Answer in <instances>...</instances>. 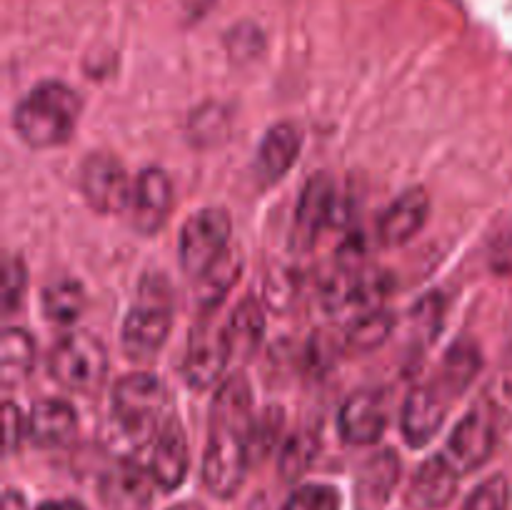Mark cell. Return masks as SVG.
<instances>
[{
    "instance_id": "obj_31",
    "label": "cell",
    "mask_w": 512,
    "mask_h": 510,
    "mask_svg": "<svg viewBox=\"0 0 512 510\" xmlns=\"http://www.w3.org/2000/svg\"><path fill=\"white\" fill-rule=\"evenodd\" d=\"M510 488L503 475H493L473 490L465 510H508Z\"/></svg>"
},
{
    "instance_id": "obj_26",
    "label": "cell",
    "mask_w": 512,
    "mask_h": 510,
    "mask_svg": "<svg viewBox=\"0 0 512 510\" xmlns=\"http://www.w3.org/2000/svg\"><path fill=\"white\" fill-rule=\"evenodd\" d=\"M240 258L230 250H225L223 258L213 265L210 270H205L200 275V283H198V300L200 305H218L220 300L225 298L230 288H233L235 278L240 275Z\"/></svg>"
},
{
    "instance_id": "obj_18",
    "label": "cell",
    "mask_w": 512,
    "mask_h": 510,
    "mask_svg": "<svg viewBox=\"0 0 512 510\" xmlns=\"http://www.w3.org/2000/svg\"><path fill=\"white\" fill-rule=\"evenodd\" d=\"M400 463L395 453L385 450V453L373 455L368 463L363 465L358 478V508L360 510H380L388 503L390 493H393L395 483H398Z\"/></svg>"
},
{
    "instance_id": "obj_13",
    "label": "cell",
    "mask_w": 512,
    "mask_h": 510,
    "mask_svg": "<svg viewBox=\"0 0 512 510\" xmlns=\"http://www.w3.org/2000/svg\"><path fill=\"white\" fill-rule=\"evenodd\" d=\"M385 415L383 398L375 393H355L340 410L338 428L348 443L370 445L378 443L380 435L385 433Z\"/></svg>"
},
{
    "instance_id": "obj_3",
    "label": "cell",
    "mask_w": 512,
    "mask_h": 510,
    "mask_svg": "<svg viewBox=\"0 0 512 510\" xmlns=\"http://www.w3.org/2000/svg\"><path fill=\"white\" fill-rule=\"evenodd\" d=\"M173 323L170 293L163 280L148 278L140 288V300L123 325V350L130 360H153L165 345Z\"/></svg>"
},
{
    "instance_id": "obj_32",
    "label": "cell",
    "mask_w": 512,
    "mask_h": 510,
    "mask_svg": "<svg viewBox=\"0 0 512 510\" xmlns=\"http://www.w3.org/2000/svg\"><path fill=\"white\" fill-rule=\"evenodd\" d=\"M25 285H28V275H25V265L20 258H13L10 255L5 260V270H3V313H13L15 308L20 305L25 295Z\"/></svg>"
},
{
    "instance_id": "obj_20",
    "label": "cell",
    "mask_w": 512,
    "mask_h": 510,
    "mask_svg": "<svg viewBox=\"0 0 512 510\" xmlns=\"http://www.w3.org/2000/svg\"><path fill=\"white\" fill-rule=\"evenodd\" d=\"M263 333H265V315L263 310H260L258 300L245 298L243 303L235 308V313L230 315V323L228 328H225L230 355H233V358L248 360L250 355H255V350L260 348Z\"/></svg>"
},
{
    "instance_id": "obj_4",
    "label": "cell",
    "mask_w": 512,
    "mask_h": 510,
    "mask_svg": "<svg viewBox=\"0 0 512 510\" xmlns=\"http://www.w3.org/2000/svg\"><path fill=\"white\" fill-rule=\"evenodd\" d=\"M248 428L210 420V440L203 458V480L218 498H230L248 470Z\"/></svg>"
},
{
    "instance_id": "obj_22",
    "label": "cell",
    "mask_w": 512,
    "mask_h": 510,
    "mask_svg": "<svg viewBox=\"0 0 512 510\" xmlns=\"http://www.w3.org/2000/svg\"><path fill=\"white\" fill-rule=\"evenodd\" d=\"M103 495L113 508L118 510H138L145 508L150 500L148 475L135 465L125 463L108 475L103 485Z\"/></svg>"
},
{
    "instance_id": "obj_24",
    "label": "cell",
    "mask_w": 512,
    "mask_h": 510,
    "mask_svg": "<svg viewBox=\"0 0 512 510\" xmlns=\"http://www.w3.org/2000/svg\"><path fill=\"white\" fill-rule=\"evenodd\" d=\"M480 365H483V358H480L478 345L473 340H458L448 350L443 363V388L448 390V395L463 393L478 375Z\"/></svg>"
},
{
    "instance_id": "obj_38",
    "label": "cell",
    "mask_w": 512,
    "mask_h": 510,
    "mask_svg": "<svg viewBox=\"0 0 512 510\" xmlns=\"http://www.w3.org/2000/svg\"><path fill=\"white\" fill-rule=\"evenodd\" d=\"M508 355H510V360H512V335H510V343H508Z\"/></svg>"
},
{
    "instance_id": "obj_14",
    "label": "cell",
    "mask_w": 512,
    "mask_h": 510,
    "mask_svg": "<svg viewBox=\"0 0 512 510\" xmlns=\"http://www.w3.org/2000/svg\"><path fill=\"white\" fill-rule=\"evenodd\" d=\"M458 478L460 473L453 468V463L445 455L428 458L420 465L418 473H415L413 485H410V500L418 508H445L455 498Z\"/></svg>"
},
{
    "instance_id": "obj_37",
    "label": "cell",
    "mask_w": 512,
    "mask_h": 510,
    "mask_svg": "<svg viewBox=\"0 0 512 510\" xmlns=\"http://www.w3.org/2000/svg\"><path fill=\"white\" fill-rule=\"evenodd\" d=\"M170 510H203V508H200L198 503H180V505H173Z\"/></svg>"
},
{
    "instance_id": "obj_33",
    "label": "cell",
    "mask_w": 512,
    "mask_h": 510,
    "mask_svg": "<svg viewBox=\"0 0 512 510\" xmlns=\"http://www.w3.org/2000/svg\"><path fill=\"white\" fill-rule=\"evenodd\" d=\"M3 428H5V453H15L18 445L23 443V435H25V420L23 413L15 403H5V418H3Z\"/></svg>"
},
{
    "instance_id": "obj_19",
    "label": "cell",
    "mask_w": 512,
    "mask_h": 510,
    "mask_svg": "<svg viewBox=\"0 0 512 510\" xmlns=\"http://www.w3.org/2000/svg\"><path fill=\"white\" fill-rule=\"evenodd\" d=\"M335 208V188L333 180L328 175H313V178L305 183L303 193H300L298 203V215H295V223H298L300 235L305 240H313L325 225L330 223V215Z\"/></svg>"
},
{
    "instance_id": "obj_17",
    "label": "cell",
    "mask_w": 512,
    "mask_h": 510,
    "mask_svg": "<svg viewBox=\"0 0 512 510\" xmlns=\"http://www.w3.org/2000/svg\"><path fill=\"white\" fill-rule=\"evenodd\" d=\"M75 410L65 400H40L33 405L28 418V435L33 443L55 448L65 445L75 433Z\"/></svg>"
},
{
    "instance_id": "obj_9",
    "label": "cell",
    "mask_w": 512,
    "mask_h": 510,
    "mask_svg": "<svg viewBox=\"0 0 512 510\" xmlns=\"http://www.w3.org/2000/svg\"><path fill=\"white\" fill-rule=\"evenodd\" d=\"M495 440H498V435H495L493 420L480 410H473L450 435L445 458L453 463V468L460 475L473 473L480 465L488 463L495 450Z\"/></svg>"
},
{
    "instance_id": "obj_23",
    "label": "cell",
    "mask_w": 512,
    "mask_h": 510,
    "mask_svg": "<svg viewBox=\"0 0 512 510\" xmlns=\"http://www.w3.org/2000/svg\"><path fill=\"white\" fill-rule=\"evenodd\" d=\"M250 405H253V390L243 375H233L220 385L218 395L213 400L210 420L213 423L238 425V428H250Z\"/></svg>"
},
{
    "instance_id": "obj_34",
    "label": "cell",
    "mask_w": 512,
    "mask_h": 510,
    "mask_svg": "<svg viewBox=\"0 0 512 510\" xmlns=\"http://www.w3.org/2000/svg\"><path fill=\"white\" fill-rule=\"evenodd\" d=\"M493 270L503 278H512V238H503L495 243L493 255H490Z\"/></svg>"
},
{
    "instance_id": "obj_21",
    "label": "cell",
    "mask_w": 512,
    "mask_h": 510,
    "mask_svg": "<svg viewBox=\"0 0 512 510\" xmlns=\"http://www.w3.org/2000/svg\"><path fill=\"white\" fill-rule=\"evenodd\" d=\"M35 365V343L25 330L8 328L0 340V378L3 388L20 385Z\"/></svg>"
},
{
    "instance_id": "obj_16",
    "label": "cell",
    "mask_w": 512,
    "mask_h": 510,
    "mask_svg": "<svg viewBox=\"0 0 512 510\" xmlns=\"http://www.w3.org/2000/svg\"><path fill=\"white\" fill-rule=\"evenodd\" d=\"M300 145H303V135L295 125L280 123L273 125L268 130V135L263 138L258 150V173L263 175V180L273 183L280 180L290 168H293L295 158L300 153Z\"/></svg>"
},
{
    "instance_id": "obj_1",
    "label": "cell",
    "mask_w": 512,
    "mask_h": 510,
    "mask_svg": "<svg viewBox=\"0 0 512 510\" xmlns=\"http://www.w3.org/2000/svg\"><path fill=\"white\" fill-rule=\"evenodd\" d=\"M80 100L73 88L58 80L40 83L15 108V128L33 148H53L73 135Z\"/></svg>"
},
{
    "instance_id": "obj_5",
    "label": "cell",
    "mask_w": 512,
    "mask_h": 510,
    "mask_svg": "<svg viewBox=\"0 0 512 510\" xmlns=\"http://www.w3.org/2000/svg\"><path fill=\"white\" fill-rule=\"evenodd\" d=\"M50 373L65 388L78 390V393H95L108 375V353L93 335H68L53 348Z\"/></svg>"
},
{
    "instance_id": "obj_6",
    "label": "cell",
    "mask_w": 512,
    "mask_h": 510,
    "mask_svg": "<svg viewBox=\"0 0 512 510\" xmlns=\"http://www.w3.org/2000/svg\"><path fill=\"white\" fill-rule=\"evenodd\" d=\"M230 218L225 210L205 208L190 215L180 230V265L188 275H200L213 268L228 250Z\"/></svg>"
},
{
    "instance_id": "obj_35",
    "label": "cell",
    "mask_w": 512,
    "mask_h": 510,
    "mask_svg": "<svg viewBox=\"0 0 512 510\" xmlns=\"http://www.w3.org/2000/svg\"><path fill=\"white\" fill-rule=\"evenodd\" d=\"M3 510H25V500L18 493H13V490H8L3 500Z\"/></svg>"
},
{
    "instance_id": "obj_30",
    "label": "cell",
    "mask_w": 512,
    "mask_h": 510,
    "mask_svg": "<svg viewBox=\"0 0 512 510\" xmlns=\"http://www.w3.org/2000/svg\"><path fill=\"white\" fill-rule=\"evenodd\" d=\"M283 510H340V498L330 485H303L290 495Z\"/></svg>"
},
{
    "instance_id": "obj_28",
    "label": "cell",
    "mask_w": 512,
    "mask_h": 510,
    "mask_svg": "<svg viewBox=\"0 0 512 510\" xmlns=\"http://www.w3.org/2000/svg\"><path fill=\"white\" fill-rule=\"evenodd\" d=\"M390 330H393V315L388 310H368L358 323L350 328L348 343L353 350L368 353V350L380 348L388 340Z\"/></svg>"
},
{
    "instance_id": "obj_10",
    "label": "cell",
    "mask_w": 512,
    "mask_h": 510,
    "mask_svg": "<svg viewBox=\"0 0 512 510\" xmlns=\"http://www.w3.org/2000/svg\"><path fill=\"white\" fill-rule=\"evenodd\" d=\"M448 390L438 385H420L410 390L403 408V435L413 448L430 443L448 413Z\"/></svg>"
},
{
    "instance_id": "obj_27",
    "label": "cell",
    "mask_w": 512,
    "mask_h": 510,
    "mask_svg": "<svg viewBox=\"0 0 512 510\" xmlns=\"http://www.w3.org/2000/svg\"><path fill=\"white\" fill-rule=\"evenodd\" d=\"M315 453H318V433L315 430H298L295 435H290L283 453H280V473L285 475V480H298L310 468Z\"/></svg>"
},
{
    "instance_id": "obj_15",
    "label": "cell",
    "mask_w": 512,
    "mask_h": 510,
    "mask_svg": "<svg viewBox=\"0 0 512 510\" xmlns=\"http://www.w3.org/2000/svg\"><path fill=\"white\" fill-rule=\"evenodd\" d=\"M428 218V195L425 190H405L383 215L378 223V235L385 245H403L418 233Z\"/></svg>"
},
{
    "instance_id": "obj_2",
    "label": "cell",
    "mask_w": 512,
    "mask_h": 510,
    "mask_svg": "<svg viewBox=\"0 0 512 510\" xmlns=\"http://www.w3.org/2000/svg\"><path fill=\"white\" fill-rule=\"evenodd\" d=\"M165 408H168V390L158 378L148 373H133L120 380L113 390V415L120 430V443L143 448L170 420L165 418Z\"/></svg>"
},
{
    "instance_id": "obj_12",
    "label": "cell",
    "mask_w": 512,
    "mask_h": 510,
    "mask_svg": "<svg viewBox=\"0 0 512 510\" xmlns=\"http://www.w3.org/2000/svg\"><path fill=\"white\" fill-rule=\"evenodd\" d=\"M188 443L185 433L175 418L160 428L155 440L153 458H150V478L163 490H175L188 475Z\"/></svg>"
},
{
    "instance_id": "obj_29",
    "label": "cell",
    "mask_w": 512,
    "mask_h": 510,
    "mask_svg": "<svg viewBox=\"0 0 512 510\" xmlns=\"http://www.w3.org/2000/svg\"><path fill=\"white\" fill-rule=\"evenodd\" d=\"M280 425H283V413H278L275 408H268L260 420H253L248 428V458L250 463L255 460H263L265 455L273 450L275 440H278Z\"/></svg>"
},
{
    "instance_id": "obj_25",
    "label": "cell",
    "mask_w": 512,
    "mask_h": 510,
    "mask_svg": "<svg viewBox=\"0 0 512 510\" xmlns=\"http://www.w3.org/2000/svg\"><path fill=\"white\" fill-rule=\"evenodd\" d=\"M85 308V293L73 280H58L43 293V310L48 320L58 325H70L80 318Z\"/></svg>"
},
{
    "instance_id": "obj_8",
    "label": "cell",
    "mask_w": 512,
    "mask_h": 510,
    "mask_svg": "<svg viewBox=\"0 0 512 510\" xmlns=\"http://www.w3.org/2000/svg\"><path fill=\"white\" fill-rule=\"evenodd\" d=\"M230 358H233V355H230L225 330H218L210 323L198 325V328L193 330V335H190L188 355H185L183 363L185 380H188L193 388H210L213 383H218Z\"/></svg>"
},
{
    "instance_id": "obj_7",
    "label": "cell",
    "mask_w": 512,
    "mask_h": 510,
    "mask_svg": "<svg viewBox=\"0 0 512 510\" xmlns=\"http://www.w3.org/2000/svg\"><path fill=\"white\" fill-rule=\"evenodd\" d=\"M80 188H83L90 208L105 215L123 213L133 200V185H130L128 173L113 155L105 153H95L85 160L83 170H80Z\"/></svg>"
},
{
    "instance_id": "obj_36",
    "label": "cell",
    "mask_w": 512,
    "mask_h": 510,
    "mask_svg": "<svg viewBox=\"0 0 512 510\" xmlns=\"http://www.w3.org/2000/svg\"><path fill=\"white\" fill-rule=\"evenodd\" d=\"M40 510H83L78 503H70V500H63V503H45L40 505Z\"/></svg>"
},
{
    "instance_id": "obj_11",
    "label": "cell",
    "mask_w": 512,
    "mask_h": 510,
    "mask_svg": "<svg viewBox=\"0 0 512 510\" xmlns=\"http://www.w3.org/2000/svg\"><path fill=\"white\" fill-rule=\"evenodd\" d=\"M170 205H173V185L168 175L158 168L143 170L133 188V200H130L135 228L145 235L155 233L168 218Z\"/></svg>"
}]
</instances>
